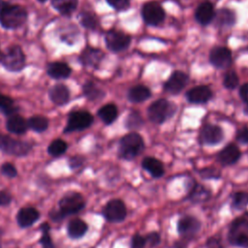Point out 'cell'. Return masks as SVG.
<instances>
[{
    "instance_id": "cell-31",
    "label": "cell",
    "mask_w": 248,
    "mask_h": 248,
    "mask_svg": "<svg viewBox=\"0 0 248 248\" xmlns=\"http://www.w3.org/2000/svg\"><path fill=\"white\" fill-rule=\"evenodd\" d=\"M27 125H28V128H30L31 130L41 133L47 129L48 120L42 115H34L28 119Z\"/></svg>"
},
{
    "instance_id": "cell-38",
    "label": "cell",
    "mask_w": 248,
    "mask_h": 248,
    "mask_svg": "<svg viewBox=\"0 0 248 248\" xmlns=\"http://www.w3.org/2000/svg\"><path fill=\"white\" fill-rule=\"evenodd\" d=\"M199 174L203 179H219L221 177V171L213 167L202 169L199 171Z\"/></svg>"
},
{
    "instance_id": "cell-18",
    "label": "cell",
    "mask_w": 248,
    "mask_h": 248,
    "mask_svg": "<svg viewBox=\"0 0 248 248\" xmlns=\"http://www.w3.org/2000/svg\"><path fill=\"white\" fill-rule=\"evenodd\" d=\"M187 189L189 200L195 203L203 202L207 201L211 196V192L209 189H207L203 185L196 183L193 180H190V185L187 186Z\"/></svg>"
},
{
    "instance_id": "cell-27",
    "label": "cell",
    "mask_w": 248,
    "mask_h": 248,
    "mask_svg": "<svg viewBox=\"0 0 248 248\" xmlns=\"http://www.w3.org/2000/svg\"><path fill=\"white\" fill-rule=\"evenodd\" d=\"M151 95L148 87L144 85L133 86L128 92V99L133 103H140L147 100Z\"/></svg>"
},
{
    "instance_id": "cell-24",
    "label": "cell",
    "mask_w": 248,
    "mask_h": 248,
    "mask_svg": "<svg viewBox=\"0 0 248 248\" xmlns=\"http://www.w3.org/2000/svg\"><path fill=\"white\" fill-rule=\"evenodd\" d=\"M7 130L13 134L21 135L26 132L28 129L27 121L20 115L15 113L9 116L7 122H6Z\"/></svg>"
},
{
    "instance_id": "cell-29",
    "label": "cell",
    "mask_w": 248,
    "mask_h": 248,
    "mask_svg": "<svg viewBox=\"0 0 248 248\" xmlns=\"http://www.w3.org/2000/svg\"><path fill=\"white\" fill-rule=\"evenodd\" d=\"M117 115H118V109L114 104L105 105L98 110V116L107 125L111 124L116 119Z\"/></svg>"
},
{
    "instance_id": "cell-22",
    "label": "cell",
    "mask_w": 248,
    "mask_h": 248,
    "mask_svg": "<svg viewBox=\"0 0 248 248\" xmlns=\"http://www.w3.org/2000/svg\"><path fill=\"white\" fill-rule=\"evenodd\" d=\"M141 167L154 178H160L165 173L163 163L154 157H145L141 162Z\"/></svg>"
},
{
    "instance_id": "cell-10",
    "label": "cell",
    "mask_w": 248,
    "mask_h": 248,
    "mask_svg": "<svg viewBox=\"0 0 248 248\" xmlns=\"http://www.w3.org/2000/svg\"><path fill=\"white\" fill-rule=\"evenodd\" d=\"M93 123V116L91 113L85 110H78L72 112L67 121V125L64 129L65 133L82 131L87 129Z\"/></svg>"
},
{
    "instance_id": "cell-26",
    "label": "cell",
    "mask_w": 248,
    "mask_h": 248,
    "mask_svg": "<svg viewBox=\"0 0 248 248\" xmlns=\"http://www.w3.org/2000/svg\"><path fill=\"white\" fill-rule=\"evenodd\" d=\"M216 24L219 27H231L235 22V15L229 9H220L214 16Z\"/></svg>"
},
{
    "instance_id": "cell-45",
    "label": "cell",
    "mask_w": 248,
    "mask_h": 248,
    "mask_svg": "<svg viewBox=\"0 0 248 248\" xmlns=\"http://www.w3.org/2000/svg\"><path fill=\"white\" fill-rule=\"evenodd\" d=\"M1 172L8 177H15L16 175V169L10 163H5L1 166Z\"/></svg>"
},
{
    "instance_id": "cell-52",
    "label": "cell",
    "mask_w": 248,
    "mask_h": 248,
    "mask_svg": "<svg viewBox=\"0 0 248 248\" xmlns=\"http://www.w3.org/2000/svg\"><path fill=\"white\" fill-rule=\"evenodd\" d=\"M0 56H1V54H0Z\"/></svg>"
},
{
    "instance_id": "cell-20",
    "label": "cell",
    "mask_w": 248,
    "mask_h": 248,
    "mask_svg": "<svg viewBox=\"0 0 248 248\" xmlns=\"http://www.w3.org/2000/svg\"><path fill=\"white\" fill-rule=\"evenodd\" d=\"M214 16H215L214 8L211 2L209 1L202 2L196 9L195 17L197 21L202 25H205L211 22L212 19L214 18Z\"/></svg>"
},
{
    "instance_id": "cell-4",
    "label": "cell",
    "mask_w": 248,
    "mask_h": 248,
    "mask_svg": "<svg viewBox=\"0 0 248 248\" xmlns=\"http://www.w3.org/2000/svg\"><path fill=\"white\" fill-rule=\"evenodd\" d=\"M3 67L10 72H19L24 68L25 55L19 46H9L0 56Z\"/></svg>"
},
{
    "instance_id": "cell-48",
    "label": "cell",
    "mask_w": 248,
    "mask_h": 248,
    "mask_svg": "<svg viewBox=\"0 0 248 248\" xmlns=\"http://www.w3.org/2000/svg\"><path fill=\"white\" fill-rule=\"evenodd\" d=\"M11 202V196L7 192H0V205L9 204Z\"/></svg>"
},
{
    "instance_id": "cell-30",
    "label": "cell",
    "mask_w": 248,
    "mask_h": 248,
    "mask_svg": "<svg viewBox=\"0 0 248 248\" xmlns=\"http://www.w3.org/2000/svg\"><path fill=\"white\" fill-rule=\"evenodd\" d=\"M88 227L86 223L80 219H74L68 225V234L72 238H79L85 234Z\"/></svg>"
},
{
    "instance_id": "cell-41",
    "label": "cell",
    "mask_w": 248,
    "mask_h": 248,
    "mask_svg": "<svg viewBox=\"0 0 248 248\" xmlns=\"http://www.w3.org/2000/svg\"><path fill=\"white\" fill-rule=\"evenodd\" d=\"M144 236L146 239V246H148L149 248H154L161 242V235L157 232H149Z\"/></svg>"
},
{
    "instance_id": "cell-7",
    "label": "cell",
    "mask_w": 248,
    "mask_h": 248,
    "mask_svg": "<svg viewBox=\"0 0 248 248\" xmlns=\"http://www.w3.org/2000/svg\"><path fill=\"white\" fill-rule=\"evenodd\" d=\"M31 149L28 142L15 140L9 136L0 134V150L15 156H24Z\"/></svg>"
},
{
    "instance_id": "cell-19",
    "label": "cell",
    "mask_w": 248,
    "mask_h": 248,
    "mask_svg": "<svg viewBox=\"0 0 248 248\" xmlns=\"http://www.w3.org/2000/svg\"><path fill=\"white\" fill-rule=\"evenodd\" d=\"M104 58V52L93 47H86L79 56V61L85 67L96 68Z\"/></svg>"
},
{
    "instance_id": "cell-9",
    "label": "cell",
    "mask_w": 248,
    "mask_h": 248,
    "mask_svg": "<svg viewBox=\"0 0 248 248\" xmlns=\"http://www.w3.org/2000/svg\"><path fill=\"white\" fill-rule=\"evenodd\" d=\"M201 228L202 223L195 216L185 215L181 217L177 222V232L180 237L189 241L197 235Z\"/></svg>"
},
{
    "instance_id": "cell-8",
    "label": "cell",
    "mask_w": 248,
    "mask_h": 248,
    "mask_svg": "<svg viewBox=\"0 0 248 248\" xmlns=\"http://www.w3.org/2000/svg\"><path fill=\"white\" fill-rule=\"evenodd\" d=\"M103 216L110 223H120L127 216V208L122 200L113 199L107 202L103 209Z\"/></svg>"
},
{
    "instance_id": "cell-1",
    "label": "cell",
    "mask_w": 248,
    "mask_h": 248,
    "mask_svg": "<svg viewBox=\"0 0 248 248\" xmlns=\"http://www.w3.org/2000/svg\"><path fill=\"white\" fill-rule=\"evenodd\" d=\"M27 19V12L20 5L6 3L0 11V24L6 29H16Z\"/></svg>"
},
{
    "instance_id": "cell-47",
    "label": "cell",
    "mask_w": 248,
    "mask_h": 248,
    "mask_svg": "<svg viewBox=\"0 0 248 248\" xmlns=\"http://www.w3.org/2000/svg\"><path fill=\"white\" fill-rule=\"evenodd\" d=\"M239 95H240V98L242 99V101H244L245 103L248 104V83L241 85V87L239 89Z\"/></svg>"
},
{
    "instance_id": "cell-2",
    "label": "cell",
    "mask_w": 248,
    "mask_h": 248,
    "mask_svg": "<svg viewBox=\"0 0 248 248\" xmlns=\"http://www.w3.org/2000/svg\"><path fill=\"white\" fill-rule=\"evenodd\" d=\"M144 149L142 138L135 132L129 133L121 138L119 141L118 155L124 160H133Z\"/></svg>"
},
{
    "instance_id": "cell-36",
    "label": "cell",
    "mask_w": 248,
    "mask_h": 248,
    "mask_svg": "<svg viewBox=\"0 0 248 248\" xmlns=\"http://www.w3.org/2000/svg\"><path fill=\"white\" fill-rule=\"evenodd\" d=\"M142 124H143L142 118L140 115V113L137 111L131 112L127 116L126 121H125V125L128 129H139L142 126Z\"/></svg>"
},
{
    "instance_id": "cell-6",
    "label": "cell",
    "mask_w": 248,
    "mask_h": 248,
    "mask_svg": "<svg viewBox=\"0 0 248 248\" xmlns=\"http://www.w3.org/2000/svg\"><path fill=\"white\" fill-rule=\"evenodd\" d=\"M85 205L83 197L79 193L72 192L66 194L59 202V209L62 218L66 215L75 214L80 211Z\"/></svg>"
},
{
    "instance_id": "cell-37",
    "label": "cell",
    "mask_w": 248,
    "mask_h": 248,
    "mask_svg": "<svg viewBox=\"0 0 248 248\" xmlns=\"http://www.w3.org/2000/svg\"><path fill=\"white\" fill-rule=\"evenodd\" d=\"M79 20L82 26L88 29H94L97 26V18L91 13L83 12L79 15Z\"/></svg>"
},
{
    "instance_id": "cell-33",
    "label": "cell",
    "mask_w": 248,
    "mask_h": 248,
    "mask_svg": "<svg viewBox=\"0 0 248 248\" xmlns=\"http://www.w3.org/2000/svg\"><path fill=\"white\" fill-rule=\"evenodd\" d=\"M82 89H83V94L89 100H92V101L97 100V99H101L105 95V92L102 89H100L92 81H87L86 83H84Z\"/></svg>"
},
{
    "instance_id": "cell-3",
    "label": "cell",
    "mask_w": 248,
    "mask_h": 248,
    "mask_svg": "<svg viewBox=\"0 0 248 248\" xmlns=\"http://www.w3.org/2000/svg\"><path fill=\"white\" fill-rule=\"evenodd\" d=\"M228 241L232 246L248 248V216L238 217L231 223Z\"/></svg>"
},
{
    "instance_id": "cell-43",
    "label": "cell",
    "mask_w": 248,
    "mask_h": 248,
    "mask_svg": "<svg viewBox=\"0 0 248 248\" xmlns=\"http://www.w3.org/2000/svg\"><path fill=\"white\" fill-rule=\"evenodd\" d=\"M145 247H146L145 236L140 233H135L131 239V248H145Z\"/></svg>"
},
{
    "instance_id": "cell-35",
    "label": "cell",
    "mask_w": 248,
    "mask_h": 248,
    "mask_svg": "<svg viewBox=\"0 0 248 248\" xmlns=\"http://www.w3.org/2000/svg\"><path fill=\"white\" fill-rule=\"evenodd\" d=\"M66 150H67V143L60 139H57L51 141L47 147L48 154L54 157L62 155L63 153H65Z\"/></svg>"
},
{
    "instance_id": "cell-28",
    "label": "cell",
    "mask_w": 248,
    "mask_h": 248,
    "mask_svg": "<svg viewBox=\"0 0 248 248\" xmlns=\"http://www.w3.org/2000/svg\"><path fill=\"white\" fill-rule=\"evenodd\" d=\"M51 5L61 15L70 16L76 11L78 0H51Z\"/></svg>"
},
{
    "instance_id": "cell-23",
    "label": "cell",
    "mask_w": 248,
    "mask_h": 248,
    "mask_svg": "<svg viewBox=\"0 0 248 248\" xmlns=\"http://www.w3.org/2000/svg\"><path fill=\"white\" fill-rule=\"evenodd\" d=\"M38 218H39V212L33 207L21 208L16 215L17 224L22 228L30 227L38 220Z\"/></svg>"
},
{
    "instance_id": "cell-34",
    "label": "cell",
    "mask_w": 248,
    "mask_h": 248,
    "mask_svg": "<svg viewBox=\"0 0 248 248\" xmlns=\"http://www.w3.org/2000/svg\"><path fill=\"white\" fill-rule=\"evenodd\" d=\"M0 110L6 115L15 114L17 110V107L15 105L12 98L0 93Z\"/></svg>"
},
{
    "instance_id": "cell-15",
    "label": "cell",
    "mask_w": 248,
    "mask_h": 248,
    "mask_svg": "<svg viewBox=\"0 0 248 248\" xmlns=\"http://www.w3.org/2000/svg\"><path fill=\"white\" fill-rule=\"evenodd\" d=\"M188 80L189 77L185 73L181 71H174L165 82L164 88L169 93L177 94L187 85Z\"/></svg>"
},
{
    "instance_id": "cell-13",
    "label": "cell",
    "mask_w": 248,
    "mask_h": 248,
    "mask_svg": "<svg viewBox=\"0 0 248 248\" xmlns=\"http://www.w3.org/2000/svg\"><path fill=\"white\" fill-rule=\"evenodd\" d=\"M200 139L203 144L214 145L223 140L224 133L222 128L217 125L205 124L201 129Z\"/></svg>"
},
{
    "instance_id": "cell-51",
    "label": "cell",
    "mask_w": 248,
    "mask_h": 248,
    "mask_svg": "<svg viewBox=\"0 0 248 248\" xmlns=\"http://www.w3.org/2000/svg\"><path fill=\"white\" fill-rule=\"evenodd\" d=\"M38 1H40V2H46V0H38Z\"/></svg>"
},
{
    "instance_id": "cell-12",
    "label": "cell",
    "mask_w": 248,
    "mask_h": 248,
    "mask_svg": "<svg viewBox=\"0 0 248 248\" xmlns=\"http://www.w3.org/2000/svg\"><path fill=\"white\" fill-rule=\"evenodd\" d=\"M105 41L107 47L110 51L119 52L125 50L130 46L131 38L129 35L123 33L122 31L111 29L107 32Z\"/></svg>"
},
{
    "instance_id": "cell-11",
    "label": "cell",
    "mask_w": 248,
    "mask_h": 248,
    "mask_svg": "<svg viewBox=\"0 0 248 248\" xmlns=\"http://www.w3.org/2000/svg\"><path fill=\"white\" fill-rule=\"evenodd\" d=\"M141 16L147 24L157 26L164 21L166 15L163 7L158 2L151 1L142 6Z\"/></svg>"
},
{
    "instance_id": "cell-50",
    "label": "cell",
    "mask_w": 248,
    "mask_h": 248,
    "mask_svg": "<svg viewBox=\"0 0 248 248\" xmlns=\"http://www.w3.org/2000/svg\"><path fill=\"white\" fill-rule=\"evenodd\" d=\"M6 3H7V2L0 0V11H1V10H2V8L5 6V4H6Z\"/></svg>"
},
{
    "instance_id": "cell-21",
    "label": "cell",
    "mask_w": 248,
    "mask_h": 248,
    "mask_svg": "<svg viewBox=\"0 0 248 248\" xmlns=\"http://www.w3.org/2000/svg\"><path fill=\"white\" fill-rule=\"evenodd\" d=\"M49 98L56 106H64L70 100V91L64 84H56L48 91Z\"/></svg>"
},
{
    "instance_id": "cell-17",
    "label": "cell",
    "mask_w": 248,
    "mask_h": 248,
    "mask_svg": "<svg viewBox=\"0 0 248 248\" xmlns=\"http://www.w3.org/2000/svg\"><path fill=\"white\" fill-rule=\"evenodd\" d=\"M212 97L210 88L206 85H199L190 89L186 93V98L193 104H204Z\"/></svg>"
},
{
    "instance_id": "cell-14",
    "label": "cell",
    "mask_w": 248,
    "mask_h": 248,
    "mask_svg": "<svg viewBox=\"0 0 248 248\" xmlns=\"http://www.w3.org/2000/svg\"><path fill=\"white\" fill-rule=\"evenodd\" d=\"M209 60L216 68H228L232 63L231 50L225 46L213 47L209 54Z\"/></svg>"
},
{
    "instance_id": "cell-32",
    "label": "cell",
    "mask_w": 248,
    "mask_h": 248,
    "mask_svg": "<svg viewBox=\"0 0 248 248\" xmlns=\"http://www.w3.org/2000/svg\"><path fill=\"white\" fill-rule=\"evenodd\" d=\"M231 205L234 210H244L248 205V193L243 191L234 193L232 197Z\"/></svg>"
},
{
    "instance_id": "cell-40",
    "label": "cell",
    "mask_w": 248,
    "mask_h": 248,
    "mask_svg": "<svg viewBox=\"0 0 248 248\" xmlns=\"http://www.w3.org/2000/svg\"><path fill=\"white\" fill-rule=\"evenodd\" d=\"M41 230L43 232V235H42L41 240H40L41 244L43 245L44 248H52L53 245H52L49 233H48V230H49L48 225L47 224H43V226L41 227Z\"/></svg>"
},
{
    "instance_id": "cell-39",
    "label": "cell",
    "mask_w": 248,
    "mask_h": 248,
    "mask_svg": "<svg viewBox=\"0 0 248 248\" xmlns=\"http://www.w3.org/2000/svg\"><path fill=\"white\" fill-rule=\"evenodd\" d=\"M224 86L228 89H234L238 84V77L234 71H229L224 77Z\"/></svg>"
},
{
    "instance_id": "cell-25",
    "label": "cell",
    "mask_w": 248,
    "mask_h": 248,
    "mask_svg": "<svg viewBox=\"0 0 248 248\" xmlns=\"http://www.w3.org/2000/svg\"><path fill=\"white\" fill-rule=\"evenodd\" d=\"M71 72V68L64 62H51L46 66L47 75L56 79L67 78Z\"/></svg>"
},
{
    "instance_id": "cell-46",
    "label": "cell",
    "mask_w": 248,
    "mask_h": 248,
    "mask_svg": "<svg viewBox=\"0 0 248 248\" xmlns=\"http://www.w3.org/2000/svg\"><path fill=\"white\" fill-rule=\"evenodd\" d=\"M235 139L238 142L240 143H248V128L247 127H242L236 132Z\"/></svg>"
},
{
    "instance_id": "cell-5",
    "label": "cell",
    "mask_w": 248,
    "mask_h": 248,
    "mask_svg": "<svg viewBox=\"0 0 248 248\" xmlns=\"http://www.w3.org/2000/svg\"><path fill=\"white\" fill-rule=\"evenodd\" d=\"M173 105L165 99H159L153 102L147 109L148 118L157 124L166 121L173 114Z\"/></svg>"
},
{
    "instance_id": "cell-49",
    "label": "cell",
    "mask_w": 248,
    "mask_h": 248,
    "mask_svg": "<svg viewBox=\"0 0 248 248\" xmlns=\"http://www.w3.org/2000/svg\"><path fill=\"white\" fill-rule=\"evenodd\" d=\"M188 243H189V240L184 239V238H180V239H178L177 241L174 242L173 247L174 248H187Z\"/></svg>"
},
{
    "instance_id": "cell-44",
    "label": "cell",
    "mask_w": 248,
    "mask_h": 248,
    "mask_svg": "<svg viewBox=\"0 0 248 248\" xmlns=\"http://www.w3.org/2000/svg\"><path fill=\"white\" fill-rule=\"evenodd\" d=\"M109 6L117 11L126 10L129 7L130 0H106Z\"/></svg>"
},
{
    "instance_id": "cell-16",
    "label": "cell",
    "mask_w": 248,
    "mask_h": 248,
    "mask_svg": "<svg viewBox=\"0 0 248 248\" xmlns=\"http://www.w3.org/2000/svg\"><path fill=\"white\" fill-rule=\"evenodd\" d=\"M240 150L239 148L233 144H228L225 146L218 154H217V161L222 166H231L235 164L240 158Z\"/></svg>"
},
{
    "instance_id": "cell-42",
    "label": "cell",
    "mask_w": 248,
    "mask_h": 248,
    "mask_svg": "<svg viewBox=\"0 0 248 248\" xmlns=\"http://www.w3.org/2000/svg\"><path fill=\"white\" fill-rule=\"evenodd\" d=\"M205 247L206 248H225L222 237L219 234L208 237L205 242Z\"/></svg>"
}]
</instances>
